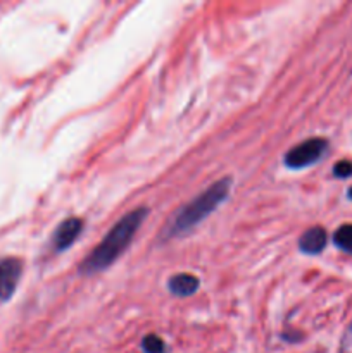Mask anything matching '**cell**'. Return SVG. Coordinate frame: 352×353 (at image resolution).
Listing matches in <instances>:
<instances>
[{
  "label": "cell",
  "mask_w": 352,
  "mask_h": 353,
  "mask_svg": "<svg viewBox=\"0 0 352 353\" xmlns=\"http://www.w3.org/2000/svg\"><path fill=\"white\" fill-rule=\"evenodd\" d=\"M326 147L328 143L323 138H311V140H306L304 143L297 145V147H293L286 154L285 165L290 169L307 168V165L314 164V162H317L323 157Z\"/></svg>",
  "instance_id": "3957f363"
},
{
  "label": "cell",
  "mask_w": 352,
  "mask_h": 353,
  "mask_svg": "<svg viewBox=\"0 0 352 353\" xmlns=\"http://www.w3.org/2000/svg\"><path fill=\"white\" fill-rule=\"evenodd\" d=\"M324 247H326V231L320 226L307 230L299 240V248L307 255L320 254Z\"/></svg>",
  "instance_id": "8992f818"
},
{
  "label": "cell",
  "mask_w": 352,
  "mask_h": 353,
  "mask_svg": "<svg viewBox=\"0 0 352 353\" xmlns=\"http://www.w3.org/2000/svg\"><path fill=\"white\" fill-rule=\"evenodd\" d=\"M148 210L145 207H138V209L131 210L126 216L121 217L113 230L106 234L99 247L85 259L81 265L83 274H95V272L104 271L109 265L116 262V259L123 254L135 238L137 231L140 230L141 223L147 217Z\"/></svg>",
  "instance_id": "6da1fadb"
},
{
  "label": "cell",
  "mask_w": 352,
  "mask_h": 353,
  "mask_svg": "<svg viewBox=\"0 0 352 353\" xmlns=\"http://www.w3.org/2000/svg\"><path fill=\"white\" fill-rule=\"evenodd\" d=\"M231 179L223 178L221 181L214 183L213 186L200 193L197 199H193L188 205L183 207L175 217V221L169 226V236H178V234L186 233L188 230L195 228L200 221L206 219L209 214H213L217 209L221 202H224L230 193Z\"/></svg>",
  "instance_id": "7a4b0ae2"
},
{
  "label": "cell",
  "mask_w": 352,
  "mask_h": 353,
  "mask_svg": "<svg viewBox=\"0 0 352 353\" xmlns=\"http://www.w3.org/2000/svg\"><path fill=\"white\" fill-rule=\"evenodd\" d=\"M141 348H144L145 353H166L164 341L155 336V334H147L141 341Z\"/></svg>",
  "instance_id": "9c48e42d"
},
{
  "label": "cell",
  "mask_w": 352,
  "mask_h": 353,
  "mask_svg": "<svg viewBox=\"0 0 352 353\" xmlns=\"http://www.w3.org/2000/svg\"><path fill=\"white\" fill-rule=\"evenodd\" d=\"M333 174L337 176V178H349V176H352V162L349 161L337 162L333 168Z\"/></svg>",
  "instance_id": "30bf717a"
},
{
  "label": "cell",
  "mask_w": 352,
  "mask_h": 353,
  "mask_svg": "<svg viewBox=\"0 0 352 353\" xmlns=\"http://www.w3.org/2000/svg\"><path fill=\"white\" fill-rule=\"evenodd\" d=\"M200 281L193 274H186V272H182V274H175L168 283V288L173 295L176 296H190L199 290Z\"/></svg>",
  "instance_id": "52a82bcc"
},
{
  "label": "cell",
  "mask_w": 352,
  "mask_h": 353,
  "mask_svg": "<svg viewBox=\"0 0 352 353\" xmlns=\"http://www.w3.org/2000/svg\"><path fill=\"white\" fill-rule=\"evenodd\" d=\"M349 199L352 200V186H351V188H349Z\"/></svg>",
  "instance_id": "8fae6325"
},
{
  "label": "cell",
  "mask_w": 352,
  "mask_h": 353,
  "mask_svg": "<svg viewBox=\"0 0 352 353\" xmlns=\"http://www.w3.org/2000/svg\"><path fill=\"white\" fill-rule=\"evenodd\" d=\"M333 241L340 250L352 254V224H344L333 234Z\"/></svg>",
  "instance_id": "ba28073f"
},
{
  "label": "cell",
  "mask_w": 352,
  "mask_h": 353,
  "mask_svg": "<svg viewBox=\"0 0 352 353\" xmlns=\"http://www.w3.org/2000/svg\"><path fill=\"white\" fill-rule=\"evenodd\" d=\"M83 230V221L78 217H71L59 224V228L54 233V248L57 252H64L71 247L79 236Z\"/></svg>",
  "instance_id": "5b68a950"
},
{
  "label": "cell",
  "mask_w": 352,
  "mask_h": 353,
  "mask_svg": "<svg viewBox=\"0 0 352 353\" xmlns=\"http://www.w3.org/2000/svg\"><path fill=\"white\" fill-rule=\"evenodd\" d=\"M23 274V264L19 259L0 261V300H9L16 292V286Z\"/></svg>",
  "instance_id": "277c9868"
}]
</instances>
